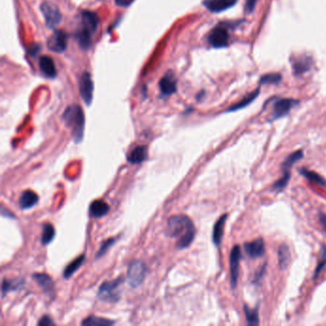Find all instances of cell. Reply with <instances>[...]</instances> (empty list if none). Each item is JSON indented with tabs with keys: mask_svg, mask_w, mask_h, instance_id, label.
I'll return each instance as SVG.
<instances>
[{
	"mask_svg": "<svg viewBox=\"0 0 326 326\" xmlns=\"http://www.w3.org/2000/svg\"><path fill=\"white\" fill-rule=\"evenodd\" d=\"M165 233L167 236L177 239L176 248L178 250H184L194 240L196 230L188 216L185 214H176L167 219Z\"/></svg>",
	"mask_w": 326,
	"mask_h": 326,
	"instance_id": "obj_1",
	"label": "cell"
},
{
	"mask_svg": "<svg viewBox=\"0 0 326 326\" xmlns=\"http://www.w3.org/2000/svg\"><path fill=\"white\" fill-rule=\"evenodd\" d=\"M62 120L65 125L70 128L75 143H81L84 133V114L80 105L68 106L62 114Z\"/></svg>",
	"mask_w": 326,
	"mask_h": 326,
	"instance_id": "obj_2",
	"label": "cell"
},
{
	"mask_svg": "<svg viewBox=\"0 0 326 326\" xmlns=\"http://www.w3.org/2000/svg\"><path fill=\"white\" fill-rule=\"evenodd\" d=\"M99 25V19L96 14L90 11L82 13V27L77 34V40L82 49H88L92 43V36Z\"/></svg>",
	"mask_w": 326,
	"mask_h": 326,
	"instance_id": "obj_3",
	"label": "cell"
},
{
	"mask_svg": "<svg viewBox=\"0 0 326 326\" xmlns=\"http://www.w3.org/2000/svg\"><path fill=\"white\" fill-rule=\"evenodd\" d=\"M124 282L122 277H119L113 280L105 281L99 287L98 298L105 303H115L120 300V287Z\"/></svg>",
	"mask_w": 326,
	"mask_h": 326,
	"instance_id": "obj_4",
	"label": "cell"
},
{
	"mask_svg": "<svg viewBox=\"0 0 326 326\" xmlns=\"http://www.w3.org/2000/svg\"><path fill=\"white\" fill-rule=\"evenodd\" d=\"M147 273V268L141 260H132L128 268L126 279L129 285L132 288H137L143 283Z\"/></svg>",
	"mask_w": 326,
	"mask_h": 326,
	"instance_id": "obj_5",
	"label": "cell"
},
{
	"mask_svg": "<svg viewBox=\"0 0 326 326\" xmlns=\"http://www.w3.org/2000/svg\"><path fill=\"white\" fill-rule=\"evenodd\" d=\"M41 13L49 28H54L61 21V14L58 7L49 1H45L41 4Z\"/></svg>",
	"mask_w": 326,
	"mask_h": 326,
	"instance_id": "obj_6",
	"label": "cell"
},
{
	"mask_svg": "<svg viewBox=\"0 0 326 326\" xmlns=\"http://www.w3.org/2000/svg\"><path fill=\"white\" fill-rule=\"evenodd\" d=\"M241 259V250L238 245L233 247L230 255V271H231V285L233 289L236 287L238 273H239V263Z\"/></svg>",
	"mask_w": 326,
	"mask_h": 326,
	"instance_id": "obj_7",
	"label": "cell"
},
{
	"mask_svg": "<svg viewBox=\"0 0 326 326\" xmlns=\"http://www.w3.org/2000/svg\"><path fill=\"white\" fill-rule=\"evenodd\" d=\"M209 42L214 48H222L229 44L230 36L228 30L223 26H217L212 29L209 35Z\"/></svg>",
	"mask_w": 326,
	"mask_h": 326,
	"instance_id": "obj_8",
	"label": "cell"
},
{
	"mask_svg": "<svg viewBox=\"0 0 326 326\" xmlns=\"http://www.w3.org/2000/svg\"><path fill=\"white\" fill-rule=\"evenodd\" d=\"M94 85L91 75L88 72H84L80 79V93L83 102L86 105H90L93 100Z\"/></svg>",
	"mask_w": 326,
	"mask_h": 326,
	"instance_id": "obj_9",
	"label": "cell"
},
{
	"mask_svg": "<svg viewBox=\"0 0 326 326\" xmlns=\"http://www.w3.org/2000/svg\"><path fill=\"white\" fill-rule=\"evenodd\" d=\"M298 103L297 101L292 99H279L273 105L272 120H278L286 116L290 110Z\"/></svg>",
	"mask_w": 326,
	"mask_h": 326,
	"instance_id": "obj_10",
	"label": "cell"
},
{
	"mask_svg": "<svg viewBox=\"0 0 326 326\" xmlns=\"http://www.w3.org/2000/svg\"><path fill=\"white\" fill-rule=\"evenodd\" d=\"M48 48L56 53H62L67 47V35L62 31H56L47 41Z\"/></svg>",
	"mask_w": 326,
	"mask_h": 326,
	"instance_id": "obj_11",
	"label": "cell"
},
{
	"mask_svg": "<svg viewBox=\"0 0 326 326\" xmlns=\"http://www.w3.org/2000/svg\"><path fill=\"white\" fill-rule=\"evenodd\" d=\"M245 253L250 258H258L265 254V243L262 238H257L244 245Z\"/></svg>",
	"mask_w": 326,
	"mask_h": 326,
	"instance_id": "obj_12",
	"label": "cell"
},
{
	"mask_svg": "<svg viewBox=\"0 0 326 326\" xmlns=\"http://www.w3.org/2000/svg\"><path fill=\"white\" fill-rule=\"evenodd\" d=\"M33 279L43 290L45 295H47L50 298L54 297L55 284H54L53 279L47 274H43V273L34 274Z\"/></svg>",
	"mask_w": 326,
	"mask_h": 326,
	"instance_id": "obj_13",
	"label": "cell"
},
{
	"mask_svg": "<svg viewBox=\"0 0 326 326\" xmlns=\"http://www.w3.org/2000/svg\"><path fill=\"white\" fill-rule=\"evenodd\" d=\"M237 0H204L203 5L211 13H221L232 8Z\"/></svg>",
	"mask_w": 326,
	"mask_h": 326,
	"instance_id": "obj_14",
	"label": "cell"
},
{
	"mask_svg": "<svg viewBox=\"0 0 326 326\" xmlns=\"http://www.w3.org/2000/svg\"><path fill=\"white\" fill-rule=\"evenodd\" d=\"M177 82L174 76L171 73H167L163 76L162 80L159 82L160 90L163 96H170L177 90Z\"/></svg>",
	"mask_w": 326,
	"mask_h": 326,
	"instance_id": "obj_15",
	"label": "cell"
},
{
	"mask_svg": "<svg viewBox=\"0 0 326 326\" xmlns=\"http://www.w3.org/2000/svg\"><path fill=\"white\" fill-rule=\"evenodd\" d=\"M148 156V150L146 145H138L131 150L127 156V161L131 164H139L143 163Z\"/></svg>",
	"mask_w": 326,
	"mask_h": 326,
	"instance_id": "obj_16",
	"label": "cell"
},
{
	"mask_svg": "<svg viewBox=\"0 0 326 326\" xmlns=\"http://www.w3.org/2000/svg\"><path fill=\"white\" fill-rule=\"evenodd\" d=\"M109 210V205L103 200H95L90 204L89 213L93 218H102L108 213Z\"/></svg>",
	"mask_w": 326,
	"mask_h": 326,
	"instance_id": "obj_17",
	"label": "cell"
},
{
	"mask_svg": "<svg viewBox=\"0 0 326 326\" xmlns=\"http://www.w3.org/2000/svg\"><path fill=\"white\" fill-rule=\"evenodd\" d=\"M38 201H39L38 194L33 190L27 189L21 193L19 204H20L21 210H28V209H31L34 206H36Z\"/></svg>",
	"mask_w": 326,
	"mask_h": 326,
	"instance_id": "obj_18",
	"label": "cell"
},
{
	"mask_svg": "<svg viewBox=\"0 0 326 326\" xmlns=\"http://www.w3.org/2000/svg\"><path fill=\"white\" fill-rule=\"evenodd\" d=\"M40 68L45 77L53 79L57 76V68L55 62L48 56H43L40 59Z\"/></svg>",
	"mask_w": 326,
	"mask_h": 326,
	"instance_id": "obj_19",
	"label": "cell"
},
{
	"mask_svg": "<svg viewBox=\"0 0 326 326\" xmlns=\"http://www.w3.org/2000/svg\"><path fill=\"white\" fill-rule=\"evenodd\" d=\"M24 285H25V280L22 278H17L14 279H3L1 288L2 297H4L9 292L21 290Z\"/></svg>",
	"mask_w": 326,
	"mask_h": 326,
	"instance_id": "obj_20",
	"label": "cell"
},
{
	"mask_svg": "<svg viewBox=\"0 0 326 326\" xmlns=\"http://www.w3.org/2000/svg\"><path fill=\"white\" fill-rule=\"evenodd\" d=\"M227 214H223L214 224L213 231H212V242L216 246H219L221 243L223 233H224L225 223L227 221Z\"/></svg>",
	"mask_w": 326,
	"mask_h": 326,
	"instance_id": "obj_21",
	"label": "cell"
},
{
	"mask_svg": "<svg viewBox=\"0 0 326 326\" xmlns=\"http://www.w3.org/2000/svg\"><path fill=\"white\" fill-rule=\"evenodd\" d=\"M84 260H85V256L82 255L81 256H79L75 260H73L71 263H69L63 271V278L66 279L71 278L82 267Z\"/></svg>",
	"mask_w": 326,
	"mask_h": 326,
	"instance_id": "obj_22",
	"label": "cell"
},
{
	"mask_svg": "<svg viewBox=\"0 0 326 326\" xmlns=\"http://www.w3.org/2000/svg\"><path fill=\"white\" fill-rule=\"evenodd\" d=\"M290 250L288 245L285 243H282L279 247L278 250V258H279V265L281 269H285L289 264L290 261Z\"/></svg>",
	"mask_w": 326,
	"mask_h": 326,
	"instance_id": "obj_23",
	"label": "cell"
},
{
	"mask_svg": "<svg viewBox=\"0 0 326 326\" xmlns=\"http://www.w3.org/2000/svg\"><path fill=\"white\" fill-rule=\"evenodd\" d=\"M300 172H301L302 175H303L309 181L317 184V185H319V186H321L323 187H326V180L323 176H321L320 174H318V173H316V172H314L312 170L306 169V168L300 169Z\"/></svg>",
	"mask_w": 326,
	"mask_h": 326,
	"instance_id": "obj_24",
	"label": "cell"
},
{
	"mask_svg": "<svg viewBox=\"0 0 326 326\" xmlns=\"http://www.w3.org/2000/svg\"><path fill=\"white\" fill-rule=\"evenodd\" d=\"M303 157V150H298L296 152L291 153L288 157H286L285 161L281 164V168H282L283 172L284 171L290 172V169H291L292 165L294 163L299 162L300 160H302Z\"/></svg>",
	"mask_w": 326,
	"mask_h": 326,
	"instance_id": "obj_25",
	"label": "cell"
},
{
	"mask_svg": "<svg viewBox=\"0 0 326 326\" xmlns=\"http://www.w3.org/2000/svg\"><path fill=\"white\" fill-rule=\"evenodd\" d=\"M55 234H56V231L54 226L50 223H46L43 225V231H42V234H41V243L44 246L50 244L53 239L55 238Z\"/></svg>",
	"mask_w": 326,
	"mask_h": 326,
	"instance_id": "obj_26",
	"label": "cell"
},
{
	"mask_svg": "<svg viewBox=\"0 0 326 326\" xmlns=\"http://www.w3.org/2000/svg\"><path fill=\"white\" fill-rule=\"evenodd\" d=\"M258 94H259V89L254 91L253 93L249 94L248 96H246L244 99H242V101H240V102H237V103H235V104H233V106H231V107L227 110V112H233V111H236V110H239V109L244 108L247 105H249L251 102H253V101L258 96Z\"/></svg>",
	"mask_w": 326,
	"mask_h": 326,
	"instance_id": "obj_27",
	"label": "cell"
},
{
	"mask_svg": "<svg viewBox=\"0 0 326 326\" xmlns=\"http://www.w3.org/2000/svg\"><path fill=\"white\" fill-rule=\"evenodd\" d=\"M115 323L113 321H109L104 318H99L96 316H91L86 318L82 322V326H113Z\"/></svg>",
	"mask_w": 326,
	"mask_h": 326,
	"instance_id": "obj_28",
	"label": "cell"
},
{
	"mask_svg": "<svg viewBox=\"0 0 326 326\" xmlns=\"http://www.w3.org/2000/svg\"><path fill=\"white\" fill-rule=\"evenodd\" d=\"M244 311L246 321H247V324L249 326H257L259 324L257 308L251 309L250 307L245 305Z\"/></svg>",
	"mask_w": 326,
	"mask_h": 326,
	"instance_id": "obj_29",
	"label": "cell"
},
{
	"mask_svg": "<svg viewBox=\"0 0 326 326\" xmlns=\"http://www.w3.org/2000/svg\"><path fill=\"white\" fill-rule=\"evenodd\" d=\"M326 245H323L322 249H321V253H320V259L318 261V265L315 270V274H314V279H316L320 274L322 273V271L326 268Z\"/></svg>",
	"mask_w": 326,
	"mask_h": 326,
	"instance_id": "obj_30",
	"label": "cell"
},
{
	"mask_svg": "<svg viewBox=\"0 0 326 326\" xmlns=\"http://www.w3.org/2000/svg\"><path fill=\"white\" fill-rule=\"evenodd\" d=\"M116 240H117V238L112 237V238H108V239H106V240H104L103 242H102L98 253L96 254V259H99V258L102 257V256H104L106 254V252L108 251V249L112 245L116 243Z\"/></svg>",
	"mask_w": 326,
	"mask_h": 326,
	"instance_id": "obj_31",
	"label": "cell"
},
{
	"mask_svg": "<svg viewBox=\"0 0 326 326\" xmlns=\"http://www.w3.org/2000/svg\"><path fill=\"white\" fill-rule=\"evenodd\" d=\"M294 71L296 75H300L306 72L309 69V60L304 61V60H301V61H297L294 62Z\"/></svg>",
	"mask_w": 326,
	"mask_h": 326,
	"instance_id": "obj_32",
	"label": "cell"
},
{
	"mask_svg": "<svg viewBox=\"0 0 326 326\" xmlns=\"http://www.w3.org/2000/svg\"><path fill=\"white\" fill-rule=\"evenodd\" d=\"M290 179V172L289 171H284L283 172V176L274 185V189L277 191H282L286 187V186L288 185Z\"/></svg>",
	"mask_w": 326,
	"mask_h": 326,
	"instance_id": "obj_33",
	"label": "cell"
},
{
	"mask_svg": "<svg viewBox=\"0 0 326 326\" xmlns=\"http://www.w3.org/2000/svg\"><path fill=\"white\" fill-rule=\"evenodd\" d=\"M281 76L279 74H268L261 78L260 83L263 84H276L279 82H280Z\"/></svg>",
	"mask_w": 326,
	"mask_h": 326,
	"instance_id": "obj_34",
	"label": "cell"
},
{
	"mask_svg": "<svg viewBox=\"0 0 326 326\" xmlns=\"http://www.w3.org/2000/svg\"><path fill=\"white\" fill-rule=\"evenodd\" d=\"M256 4V0H246L245 11L247 13H252L255 10Z\"/></svg>",
	"mask_w": 326,
	"mask_h": 326,
	"instance_id": "obj_35",
	"label": "cell"
},
{
	"mask_svg": "<svg viewBox=\"0 0 326 326\" xmlns=\"http://www.w3.org/2000/svg\"><path fill=\"white\" fill-rule=\"evenodd\" d=\"M39 326H55V323L51 320L50 317L44 316L41 319V321L38 323Z\"/></svg>",
	"mask_w": 326,
	"mask_h": 326,
	"instance_id": "obj_36",
	"label": "cell"
},
{
	"mask_svg": "<svg viewBox=\"0 0 326 326\" xmlns=\"http://www.w3.org/2000/svg\"><path fill=\"white\" fill-rule=\"evenodd\" d=\"M134 0H115L116 5L120 6V7H127L129 6Z\"/></svg>",
	"mask_w": 326,
	"mask_h": 326,
	"instance_id": "obj_37",
	"label": "cell"
},
{
	"mask_svg": "<svg viewBox=\"0 0 326 326\" xmlns=\"http://www.w3.org/2000/svg\"><path fill=\"white\" fill-rule=\"evenodd\" d=\"M319 220H320V223L322 225L324 231L326 233V214L323 213V212H320Z\"/></svg>",
	"mask_w": 326,
	"mask_h": 326,
	"instance_id": "obj_38",
	"label": "cell"
}]
</instances>
